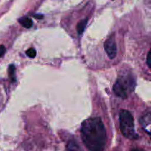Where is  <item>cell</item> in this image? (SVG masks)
<instances>
[{
	"mask_svg": "<svg viewBox=\"0 0 151 151\" xmlns=\"http://www.w3.org/2000/svg\"><path fill=\"white\" fill-rule=\"evenodd\" d=\"M9 75L13 80V81H16V78H15V66L14 65H10L9 66Z\"/></svg>",
	"mask_w": 151,
	"mask_h": 151,
	"instance_id": "9c48e42d",
	"label": "cell"
},
{
	"mask_svg": "<svg viewBox=\"0 0 151 151\" xmlns=\"http://www.w3.org/2000/svg\"><path fill=\"white\" fill-rule=\"evenodd\" d=\"M104 49L106 54L110 59H114L116 55V44L114 35H111L104 43Z\"/></svg>",
	"mask_w": 151,
	"mask_h": 151,
	"instance_id": "277c9868",
	"label": "cell"
},
{
	"mask_svg": "<svg viewBox=\"0 0 151 151\" xmlns=\"http://www.w3.org/2000/svg\"><path fill=\"white\" fill-rule=\"evenodd\" d=\"M81 138L84 145L89 151H103L107 140L106 130L99 117L86 119L81 125Z\"/></svg>",
	"mask_w": 151,
	"mask_h": 151,
	"instance_id": "6da1fadb",
	"label": "cell"
},
{
	"mask_svg": "<svg viewBox=\"0 0 151 151\" xmlns=\"http://www.w3.org/2000/svg\"><path fill=\"white\" fill-rule=\"evenodd\" d=\"M135 82L131 76H122L116 81L113 87V90L117 97L125 99L128 97V91L134 89Z\"/></svg>",
	"mask_w": 151,
	"mask_h": 151,
	"instance_id": "3957f363",
	"label": "cell"
},
{
	"mask_svg": "<svg viewBox=\"0 0 151 151\" xmlns=\"http://www.w3.org/2000/svg\"><path fill=\"white\" fill-rule=\"evenodd\" d=\"M131 151H145V150H141V149H134V150H132Z\"/></svg>",
	"mask_w": 151,
	"mask_h": 151,
	"instance_id": "5bb4252c",
	"label": "cell"
},
{
	"mask_svg": "<svg viewBox=\"0 0 151 151\" xmlns=\"http://www.w3.org/2000/svg\"><path fill=\"white\" fill-rule=\"evenodd\" d=\"M5 52H6L5 47L3 45H0V57H1V56L5 53Z\"/></svg>",
	"mask_w": 151,
	"mask_h": 151,
	"instance_id": "7c38bea8",
	"label": "cell"
},
{
	"mask_svg": "<svg viewBox=\"0 0 151 151\" xmlns=\"http://www.w3.org/2000/svg\"><path fill=\"white\" fill-rule=\"evenodd\" d=\"M150 117H151L150 113V112H148V113L145 114L144 116H142L141 119H140V122H141L143 128H144V129L148 133V134H150V123H151Z\"/></svg>",
	"mask_w": 151,
	"mask_h": 151,
	"instance_id": "5b68a950",
	"label": "cell"
},
{
	"mask_svg": "<svg viewBox=\"0 0 151 151\" xmlns=\"http://www.w3.org/2000/svg\"><path fill=\"white\" fill-rule=\"evenodd\" d=\"M19 22L25 28H30L32 26V24H33L32 19L28 17H26V16L19 19Z\"/></svg>",
	"mask_w": 151,
	"mask_h": 151,
	"instance_id": "8992f818",
	"label": "cell"
},
{
	"mask_svg": "<svg viewBox=\"0 0 151 151\" xmlns=\"http://www.w3.org/2000/svg\"><path fill=\"white\" fill-rule=\"evenodd\" d=\"M34 17L36 18V19H43V15H41V14L34 15Z\"/></svg>",
	"mask_w": 151,
	"mask_h": 151,
	"instance_id": "4fadbf2b",
	"label": "cell"
},
{
	"mask_svg": "<svg viewBox=\"0 0 151 151\" xmlns=\"http://www.w3.org/2000/svg\"><path fill=\"white\" fill-rule=\"evenodd\" d=\"M66 151H80L78 145L75 141H70L66 146Z\"/></svg>",
	"mask_w": 151,
	"mask_h": 151,
	"instance_id": "ba28073f",
	"label": "cell"
},
{
	"mask_svg": "<svg viewBox=\"0 0 151 151\" xmlns=\"http://www.w3.org/2000/svg\"><path fill=\"white\" fill-rule=\"evenodd\" d=\"M87 22H88V19H84L81 20V22H79V23L78 24L77 30H78V33L79 35H81L84 32L86 27Z\"/></svg>",
	"mask_w": 151,
	"mask_h": 151,
	"instance_id": "52a82bcc",
	"label": "cell"
},
{
	"mask_svg": "<svg viewBox=\"0 0 151 151\" xmlns=\"http://www.w3.org/2000/svg\"><path fill=\"white\" fill-rule=\"evenodd\" d=\"M26 54L28 57L31 58H34L36 56V51L35 49L33 48H29L26 51Z\"/></svg>",
	"mask_w": 151,
	"mask_h": 151,
	"instance_id": "30bf717a",
	"label": "cell"
},
{
	"mask_svg": "<svg viewBox=\"0 0 151 151\" xmlns=\"http://www.w3.org/2000/svg\"><path fill=\"white\" fill-rule=\"evenodd\" d=\"M119 123L121 132L124 137L131 140L139 138V136L135 131L134 117L130 111L127 110L121 111L119 113Z\"/></svg>",
	"mask_w": 151,
	"mask_h": 151,
	"instance_id": "7a4b0ae2",
	"label": "cell"
},
{
	"mask_svg": "<svg viewBox=\"0 0 151 151\" xmlns=\"http://www.w3.org/2000/svg\"><path fill=\"white\" fill-rule=\"evenodd\" d=\"M147 64L149 67L151 66V52L149 51L147 55Z\"/></svg>",
	"mask_w": 151,
	"mask_h": 151,
	"instance_id": "8fae6325",
	"label": "cell"
}]
</instances>
